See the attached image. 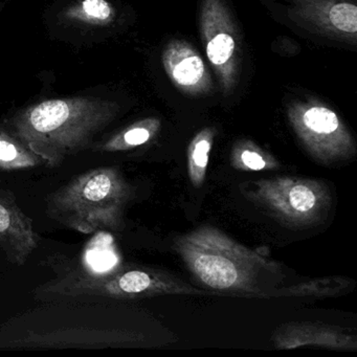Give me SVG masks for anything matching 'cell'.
Here are the masks:
<instances>
[{
  "mask_svg": "<svg viewBox=\"0 0 357 357\" xmlns=\"http://www.w3.org/2000/svg\"><path fill=\"white\" fill-rule=\"evenodd\" d=\"M0 326V349H105L137 346L145 336L112 321L109 303L51 302Z\"/></svg>",
  "mask_w": 357,
  "mask_h": 357,
  "instance_id": "1",
  "label": "cell"
},
{
  "mask_svg": "<svg viewBox=\"0 0 357 357\" xmlns=\"http://www.w3.org/2000/svg\"><path fill=\"white\" fill-rule=\"evenodd\" d=\"M118 104L99 98L47 100L14 116L6 126L45 160L58 168L93 146V139L118 116Z\"/></svg>",
  "mask_w": 357,
  "mask_h": 357,
  "instance_id": "2",
  "label": "cell"
},
{
  "mask_svg": "<svg viewBox=\"0 0 357 357\" xmlns=\"http://www.w3.org/2000/svg\"><path fill=\"white\" fill-rule=\"evenodd\" d=\"M174 248L198 283L221 296L260 298L281 275V264L211 225L175 239Z\"/></svg>",
  "mask_w": 357,
  "mask_h": 357,
  "instance_id": "3",
  "label": "cell"
},
{
  "mask_svg": "<svg viewBox=\"0 0 357 357\" xmlns=\"http://www.w3.org/2000/svg\"><path fill=\"white\" fill-rule=\"evenodd\" d=\"M135 189L116 167L87 171L47 198V214L73 231H121Z\"/></svg>",
  "mask_w": 357,
  "mask_h": 357,
  "instance_id": "4",
  "label": "cell"
},
{
  "mask_svg": "<svg viewBox=\"0 0 357 357\" xmlns=\"http://www.w3.org/2000/svg\"><path fill=\"white\" fill-rule=\"evenodd\" d=\"M244 196L287 229L304 231L323 225L331 214L333 195L324 179L278 176L259 179Z\"/></svg>",
  "mask_w": 357,
  "mask_h": 357,
  "instance_id": "5",
  "label": "cell"
},
{
  "mask_svg": "<svg viewBox=\"0 0 357 357\" xmlns=\"http://www.w3.org/2000/svg\"><path fill=\"white\" fill-rule=\"evenodd\" d=\"M288 119L307 153L321 166L350 162L356 143L340 116L317 101L296 102L288 107Z\"/></svg>",
  "mask_w": 357,
  "mask_h": 357,
  "instance_id": "6",
  "label": "cell"
},
{
  "mask_svg": "<svg viewBox=\"0 0 357 357\" xmlns=\"http://www.w3.org/2000/svg\"><path fill=\"white\" fill-rule=\"evenodd\" d=\"M200 31L204 49L225 93L235 89L241 66V45L237 29L222 0H204Z\"/></svg>",
  "mask_w": 357,
  "mask_h": 357,
  "instance_id": "7",
  "label": "cell"
},
{
  "mask_svg": "<svg viewBox=\"0 0 357 357\" xmlns=\"http://www.w3.org/2000/svg\"><path fill=\"white\" fill-rule=\"evenodd\" d=\"M39 242L30 217L22 212L11 192L0 190V254L12 264L22 266Z\"/></svg>",
  "mask_w": 357,
  "mask_h": 357,
  "instance_id": "8",
  "label": "cell"
},
{
  "mask_svg": "<svg viewBox=\"0 0 357 357\" xmlns=\"http://www.w3.org/2000/svg\"><path fill=\"white\" fill-rule=\"evenodd\" d=\"M273 342L279 350H292L301 347L346 351L357 349L354 333L337 326L317 321H291L280 326L273 333Z\"/></svg>",
  "mask_w": 357,
  "mask_h": 357,
  "instance_id": "9",
  "label": "cell"
},
{
  "mask_svg": "<svg viewBox=\"0 0 357 357\" xmlns=\"http://www.w3.org/2000/svg\"><path fill=\"white\" fill-rule=\"evenodd\" d=\"M162 66L172 84L190 96H206L213 89L204 60L190 43L172 40L162 52Z\"/></svg>",
  "mask_w": 357,
  "mask_h": 357,
  "instance_id": "10",
  "label": "cell"
},
{
  "mask_svg": "<svg viewBox=\"0 0 357 357\" xmlns=\"http://www.w3.org/2000/svg\"><path fill=\"white\" fill-rule=\"evenodd\" d=\"M304 16L326 32L340 36L352 37L357 34V7L348 1L333 0H302ZM306 18V20H307Z\"/></svg>",
  "mask_w": 357,
  "mask_h": 357,
  "instance_id": "11",
  "label": "cell"
},
{
  "mask_svg": "<svg viewBox=\"0 0 357 357\" xmlns=\"http://www.w3.org/2000/svg\"><path fill=\"white\" fill-rule=\"evenodd\" d=\"M354 281L342 275L317 278L304 283L271 288L261 294L260 298H334L350 291Z\"/></svg>",
  "mask_w": 357,
  "mask_h": 357,
  "instance_id": "12",
  "label": "cell"
},
{
  "mask_svg": "<svg viewBox=\"0 0 357 357\" xmlns=\"http://www.w3.org/2000/svg\"><path fill=\"white\" fill-rule=\"evenodd\" d=\"M45 160L20 141L7 126H0V172L28 170Z\"/></svg>",
  "mask_w": 357,
  "mask_h": 357,
  "instance_id": "13",
  "label": "cell"
},
{
  "mask_svg": "<svg viewBox=\"0 0 357 357\" xmlns=\"http://www.w3.org/2000/svg\"><path fill=\"white\" fill-rule=\"evenodd\" d=\"M160 130V121L156 118L145 119L123 129L97 146L98 151L122 152L135 149L155 139Z\"/></svg>",
  "mask_w": 357,
  "mask_h": 357,
  "instance_id": "14",
  "label": "cell"
},
{
  "mask_svg": "<svg viewBox=\"0 0 357 357\" xmlns=\"http://www.w3.org/2000/svg\"><path fill=\"white\" fill-rule=\"evenodd\" d=\"M214 139V129L204 128L194 137L188 148V173L192 185L196 189H200L206 181Z\"/></svg>",
  "mask_w": 357,
  "mask_h": 357,
  "instance_id": "15",
  "label": "cell"
},
{
  "mask_svg": "<svg viewBox=\"0 0 357 357\" xmlns=\"http://www.w3.org/2000/svg\"><path fill=\"white\" fill-rule=\"evenodd\" d=\"M231 164L237 170L245 172L275 170L280 167L275 156L248 139L235 144L231 152Z\"/></svg>",
  "mask_w": 357,
  "mask_h": 357,
  "instance_id": "16",
  "label": "cell"
},
{
  "mask_svg": "<svg viewBox=\"0 0 357 357\" xmlns=\"http://www.w3.org/2000/svg\"><path fill=\"white\" fill-rule=\"evenodd\" d=\"M70 22L89 26H108L116 18V10L107 0H82L64 12Z\"/></svg>",
  "mask_w": 357,
  "mask_h": 357,
  "instance_id": "17",
  "label": "cell"
}]
</instances>
